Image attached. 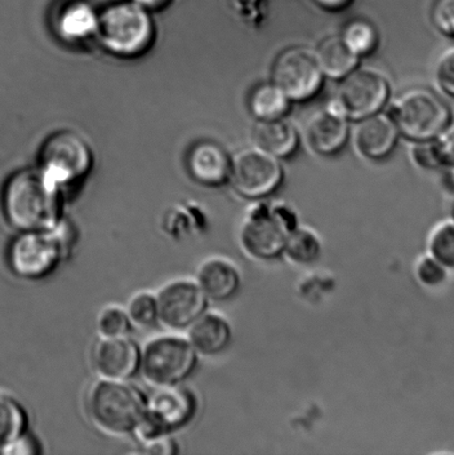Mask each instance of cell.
Masks as SVG:
<instances>
[{
    "instance_id": "d590c367",
    "label": "cell",
    "mask_w": 454,
    "mask_h": 455,
    "mask_svg": "<svg viewBox=\"0 0 454 455\" xmlns=\"http://www.w3.org/2000/svg\"><path fill=\"white\" fill-rule=\"evenodd\" d=\"M180 452L179 444L173 435L160 436V438L139 443V453L147 455H176Z\"/></svg>"
},
{
    "instance_id": "7a4b0ae2",
    "label": "cell",
    "mask_w": 454,
    "mask_h": 455,
    "mask_svg": "<svg viewBox=\"0 0 454 455\" xmlns=\"http://www.w3.org/2000/svg\"><path fill=\"white\" fill-rule=\"evenodd\" d=\"M76 243L77 231L64 217L52 229L16 232L7 243L4 260L17 279L35 283L55 274Z\"/></svg>"
},
{
    "instance_id": "3957f363",
    "label": "cell",
    "mask_w": 454,
    "mask_h": 455,
    "mask_svg": "<svg viewBox=\"0 0 454 455\" xmlns=\"http://www.w3.org/2000/svg\"><path fill=\"white\" fill-rule=\"evenodd\" d=\"M157 39L153 12L128 0L100 11L96 42L110 56L132 60L145 56Z\"/></svg>"
},
{
    "instance_id": "30bf717a",
    "label": "cell",
    "mask_w": 454,
    "mask_h": 455,
    "mask_svg": "<svg viewBox=\"0 0 454 455\" xmlns=\"http://www.w3.org/2000/svg\"><path fill=\"white\" fill-rule=\"evenodd\" d=\"M390 98L389 78L380 70L359 66L340 80L335 96L326 106L335 113L344 116L350 123H355L384 111Z\"/></svg>"
},
{
    "instance_id": "8d00e7d4",
    "label": "cell",
    "mask_w": 454,
    "mask_h": 455,
    "mask_svg": "<svg viewBox=\"0 0 454 455\" xmlns=\"http://www.w3.org/2000/svg\"><path fill=\"white\" fill-rule=\"evenodd\" d=\"M440 157H442L443 168L449 169L454 166V123L442 136L435 138Z\"/></svg>"
},
{
    "instance_id": "7c38bea8",
    "label": "cell",
    "mask_w": 454,
    "mask_h": 455,
    "mask_svg": "<svg viewBox=\"0 0 454 455\" xmlns=\"http://www.w3.org/2000/svg\"><path fill=\"white\" fill-rule=\"evenodd\" d=\"M324 75L314 49L295 46L284 49L274 61L271 82L292 102L315 100L323 91Z\"/></svg>"
},
{
    "instance_id": "4316f807",
    "label": "cell",
    "mask_w": 454,
    "mask_h": 455,
    "mask_svg": "<svg viewBox=\"0 0 454 455\" xmlns=\"http://www.w3.org/2000/svg\"><path fill=\"white\" fill-rule=\"evenodd\" d=\"M133 330H148L159 324L157 297L155 292L132 294L124 306Z\"/></svg>"
},
{
    "instance_id": "5bb4252c",
    "label": "cell",
    "mask_w": 454,
    "mask_h": 455,
    "mask_svg": "<svg viewBox=\"0 0 454 455\" xmlns=\"http://www.w3.org/2000/svg\"><path fill=\"white\" fill-rule=\"evenodd\" d=\"M91 361L97 379L131 381L140 372L141 346L131 336L100 338L92 347Z\"/></svg>"
},
{
    "instance_id": "2e32d148",
    "label": "cell",
    "mask_w": 454,
    "mask_h": 455,
    "mask_svg": "<svg viewBox=\"0 0 454 455\" xmlns=\"http://www.w3.org/2000/svg\"><path fill=\"white\" fill-rule=\"evenodd\" d=\"M233 156L215 141L203 140L191 146L187 154V171L194 181L207 188L229 184Z\"/></svg>"
},
{
    "instance_id": "e575fe53",
    "label": "cell",
    "mask_w": 454,
    "mask_h": 455,
    "mask_svg": "<svg viewBox=\"0 0 454 455\" xmlns=\"http://www.w3.org/2000/svg\"><path fill=\"white\" fill-rule=\"evenodd\" d=\"M44 453L42 443L30 430L18 436L12 443L2 449L3 455H40Z\"/></svg>"
},
{
    "instance_id": "9a60e30c",
    "label": "cell",
    "mask_w": 454,
    "mask_h": 455,
    "mask_svg": "<svg viewBox=\"0 0 454 455\" xmlns=\"http://www.w3.org/2000/svg\"><path fill=\"white\" fill-rule=\"evenodd\" d=\"M400 132L389 113L381 111L355 122L351 140L359 156L371 162L389 158L397 148Z\"/></svg>"
},
{
    "instance_id": "74e56055",
    "label": "cell",
    "mask_w": 454,
    "mask_h": 455,
    "mask_svg": "<svg viewBox=\"0 0 454 455\" xmlns=\"http://www.w3.org/2000/svg\"><path fill=\"white\" fill-rule=\"evenodd\" d=\"M315 3L324 11L337 12L348 8L353 0H315Z\"/></svg>"
},
{
    "instance_id": "8992f818",
    "label": "cell",
    "mask_w": 454,
    "mask_h": 455,
    "mask_svg": "<svg viewBox=\"0 0 454 455\" xmlns=\"http://www.w3.org/2000/svg\"><path fill=\"white\" fill-rule=\"evenodd\" d=\"M37 169L49 184L65 196L91 175L95 156L78 132L64 129L48 136L40 146Z\"/></svg>"
},
{
    "instance_id": "4fadbf2b",
    "label": "cell",
    "mask_w": 454,
    "mask_h": 455,
    "mask_svg": "<svg viewBox=\"0 0 454 455\" xmlns=\"http://www.w3.org/2000/svg\"><path fill=\"white\" fill-rule=\"evenodd\" d=\"M155 297L159 324L169 332L185 333L200 316L206 314L211 305L195 278L169 281L155 292Z\"/></svg>"
},
{
    "instance_id": "ab89813d",
    "label": "cell",
    "mask_w": 454,
    "mask_h": 455,
    "mask_svg": "<svg viewBox=\"0 0 454 455\" xmlns=\"http://www.w3.org/2000/svg\"><path fill=\"white\" fill-rule=\"evenodd\" d=\"M448 171L450 172L451 182L454 187V166L451 168H449Z\"/></svg>"
},
{
    "instance_id": "277c9868",
    "label": "cell",
    "mask_w": 454,
    "mask_h": 455,
    "mask_svg": "<svg viewBox=\"0 0 454 455\" xmlns=\"http://www.w3.org/2000/svg\"><path fill=\"white\" fill-rule=\"evenodd\" d=\"M147 396L131 381L97 379L89 387L84 409L88 420L102 435L124 438L133 435L144 418Z\"/></svg>"
},
{
    "instance_id": "836d02e7",
    "label": "cell",
    "mask_w": 454,
    "mask_h": 455,
    "mask_svg": "<svg viewBox=\"0 0 454 455\" xmlns=\"http://www.w3.org/2000/svg\"><path fill=\"white\" fill-rule=\"evenodd\" d=\"M411 157L418 166L428 169V171H437L443 169L442 160L435 140L421 142H413Z\"/></svg>"
},
{
    "instance_id": "60d3db41",
    "label": "cell",
    "mask_w": 454,
    "mask_h": 455,
    "mask_svg": "<svg viewBox=\"0 0 454 455\" xmlns=\"http://www.w3.org/2000/svg\"><path fill=\"white\" fill-rule=\"evenodd\" d=\"M450 220H452L454 221V199H453V202H452V204H451V212H450Z\"/></svg>"
},
{
    "instance_id": "7402d4cb",
    "label": "cell",
    "mask_w": 454,
    "mask_h": 455,
    "mask_svg": "<svg viewBox=\"0 0 454 455\" xmlns=\"http://www.w3.org/2000/svg\"><path fill=\"white\" fill-rule=\"evenodd\" d=\"M315 52L324 77L337 82L357 69L362 61L349 51L340 36H331L323 40Z\"/></svg>"
},
{
    "instance_id": "d6a6232c",
    "label": "cell",
    "mask_w": 454,
    "mask_h": 455,
    "mask_svg": "<svg viewBox=\"0 0 454 455\" xmlns=\"http://www.w3.org/2000/svg\"><path fill=\"white\" fill-rule=\"evenodd\" d=\"M435 80L440 91L454 100V47L448 48L439 57L435 67Z\"/></svg>"
},
{
    "instance_id": "83f0119b",
    "label": "cell",
    "mask_w": 454,
    "mask_h": 455,
    "mask_svg": "<svg viewBox=\"0 0 454 455\" xmlns=\"http://www.w3.org/2000/svg\"><path fill=\"white\" fill-rule=\"evenodd\" d=\"M96 330L101 339H115L131 336L133 328L124 306L108 305L98 314Z\"/></svg>"
},
{
    "instance_id": "4dcf8cb0",
    "label": "cell",
    "mask_w": 454,
    "mask_h": 455,
    "mask_svg": "<svg viewBox=\"0 0 454 455\" xmlns=\"http://www.w3.org/2000/svg\"><path fill=\"white\" fill-rule=\"evenodd\" d=\"M451 272L443 267L442 263L435 260L429 253L419 259L415 267V275L418 283L422 287L437 289L447 283L449 275Z\"/></svg>"
},
{
    "instance_id": "ac0fdd59",
    "label": "cell",
    "mask_w": 454,
    "mask_h": 455,
    "mask_svg": "<svg viewBox=\"0 0 454 455\" xmlns=\"http://www.w3.org/2000/svg\"><path fill=\"white\" fill-rule=\"evenodd\" d=\"M195 280L211 302L234 300L243 289L242 272L229 259L212 257L199 266Z\"/></svg>"
},
{
    "instance_id": "f1b7e54d",
    "label": "cell",
    "mask_w": 454,
    "mask_h": 455,
    "mask_svg": "<svg viewBox=\"0 0 454 455\" xmlns=\"http://www.w3.org/2000/svg\"><path fill=\"white\" fill-rule=\"evenodd\" d=\"M428 253L450 272H454V221L444 220L431 231Z\"/></svg>"
},
{
    "instance_id": "6da1fadb",
    "label": "cell",
    "mask_w": 454,
    "mask_h": 455,
    "mask_svg": "<svg viewBox=\"0 0 454 455\" xmlns=\"http://www.w3.org/2000/svg\"><path fill=\"white\" fill-rule=\"evenodd\" d=\"M62 203L64 195L37 167L13 172L0 194L4 220L16 232L52 229L64 218Z\"/></svg>"
},
{
    "instance_id": "d6986e66",
    "label": "cell",
    "mask_w": 454,
    "mask_h": 455,
    "mask_svg": "<svg viewBox=\"0 0 454 455\" xmlns=\"http://www.w3.org/2000/svg\"><path fill=\"white\" fill-rule=\"evenodd\" d=\"M185 336L200 358H213L225 354L233 345L234 329L226 316L208 310L187 330Z\"/></svg>"
},
{
    "instance_id": "52a82bcc",
    "label": "cell",
    "mask_w": 454,
    "mask_h": 455,
    "mask_svg": "<svg viewBox=\"0 0 454 455\" xmlns=\"http://www.w3.org/2000/svg\"><path fill=\"white\" fill-rule=\"evenodd\" d=\"M389 115L402 137L412 142L435 140L454 123L449 102L426 87L407 89L395 98Z\"/></svg>"
},
{
    "instance_id": "8fae6325",
    "label": "cell",
    "mask_w": 454,
    "mask_h": 455,
    "mask_svg": "<svg viewBox=\"0 0 454 455\" xmlns=\"http://www.w3.org/2000/svg\"><path fill=\"white\" fill-rule=\"evenodd\" d=\"M284 180L282 160L257 148L239 150L233 156L230 184L243 198L260 202L277 193Z\"/></svg>"
},
{
    "instance_id": "ffe728a7",
    "label": "cell",
    "mask_w": 454,
    "mask_h": 455,
    "mask_svg": "<svg viewBox=\"0 0 454 455\" xmlns=\"http://www.w3.org/2000/svg\"><path fill=\"white\" fill-rule=\"evenodd\" d=\"M100 11L86 2L67 4L53 20V29L62 42L79 44L96 40Z\"/></svg>"
},
{
    "instance_id": "d4e9b609",
    "label": "cell",
    "mask_w": 454,
    "mask_h": 455,
    "mask_svg": "<svg viewBox=\"0 0 454 455\" xmlns=\"http://www.w3.org/2000/svg\"><path fill=\"white\" fill-rule=\"evenodd\" d=\"M323 251L320 236L309 228L299 226L288 236L283 258L288 259L293 265L308 267L320 260Z\"/></svg>"
},
{
    "instance_id": "9c48e42d",
    "label": "cell",
    "mask_w": 454,
    "mask_h": 455,
    "mask_svg": "<svg viewBox=\"0 0 454 455\" xmlns=\"http://www.w3.org/2000/svg\"><path fill=\"white\" fill-rule=\"evenodd\" d=\"M198 411V396L185 385L157 387L147 396L145 416L132 436L138 443H145L173 435L190 426Z\"/></svg>"
},
{
    "instance_id": "603a6c76",
    "label": "cell",
    "mask_w": 454,
    "mask_h": 455,
    "mask_svg": "<svg viewBox=\"0 0 454 455\" xmlns=\"http://www.w3.org/2000/svg\"><path fill=\"white\" fill-rule=\"evenodd\" d=\"M293 102L271 82L258 84L248 98L249 113L257 122L286 118Z\"/></svg>"
},
{
    "instance_id": "e0dca14e",
    "label": "cell",
    "mask_w": 454,
    "mask_h": 455,
    "mask_svg": "<svg viewBox=\"0 0 454 455\" xmlns=\"http://www.w3.org/2000/svg\"><path fill=\"white\" fill-rule=\"evenodd\" d=\"M350 122L324 106L307 120L306 140L315 154L331 157L340 154L350 140Z\"/></svg>"
},
{
    "instance_id": "cb8c5ba5",
    "label": "cell",
    "mask_w": 454,
    "mask_h": 455,
    "mask_svg": "<svg viewBox=\"0 0 454 455\" xmlns=\"http://www.w3.org/2000/svg\"><path fill=\"white\" fill-rule=\"evenodd\" d=\"M29 413L21 401L0 390V451L18 436L30 430Z\"/></svg>"
},
{
    "instance_id": "44dd1931",
    "label": "cell",
    "mask_w": 454,
    "mask_h": 455,
    "mask_svg": "<svg viewBox=\"0 0 454 455\" xmlns=\"http://www.w3.org/2000/svg\"><path fill=\"white\" fill-rule=\"evenodd\" d=\"M251 138L253 146L280 160L291 158L300 146L299 132L286 118L257 122Z\"/></svg>"
},
{
    "instance_id": "5b68a950",
    "label": "cell",
    "mask_w": 454,
    "mask_h": 455,
    "mask_svg": "<svg viewBox=\"0 0 454 455\" xmlns=\"http://www.w3.org/2000/svg\"><path fill=\"white\" fill-rule=\"evenodd\" d=\"M299 226L297 213L288 204L260 200L244 218L239 243L253 260L277 261L283 258L288 236Z\"/></svg>"
},
{
    "instance_id": "f35d334b",
    "label": "cell",
    "mask_w": 454,
    "mask_h": 455,
    "mask_svg": "<svg viewBox=\"0 0 454 455\" xmlns=\"http://www.w3.org/2000/svg\"><path fill=\"white\" fill-rule=\"evenodd\" d=\"M133 2L153 12L155 9L162 8L167 0H133Z\"/></svg>"
},
{
    "instance_id": "484cf974",
    "label": "cell",
    "mask_w": 454,
    "mask_h": 455,
    "mask_svg": "<svg viewBox=\"0 0 454 455\" xmlns=\"http://www.w3.org/2000/svg\"><path fill=\"white\" fill-rule=\"evenodd\" d=\"M340 37L349 51L360 60L375 53L380 43L376 26L362 18L349 21Z\"/></svg>"
},
{
    "instance_id": "f546056e",
    "label": "cell",
    "mask_w": 454,
    "mask_h": 455,
    "mask_svg": "<svg viewBox=\"0 0 454 455\" xmlns=\"http://www.w3.org/2000/svg\"><path fill=\"white\" fill-rule=\"evenodd\" d=\"M198 224H203V215L198 207L185 204L169 209L163 217V227L169 235L180 238L197 230Z\"/></svg>"
},
{
    "instance_id": "1f68e13d",
    "label": "cell",
    "mask_w": 454,
    "mask_h": 455,
    "mask_svg": "<svg viewBox=\"0 0 454 455\" xmlns=\"http://www.w3.org/2000/svg\"><path fill=\"white\" fill-rule=\"evenodd\" d=\"M431 21L444 37L454 39V0H435Z\"/></svg>"
},
{
    "instance_id": "ba28073f",
    "label": "cell",
    "mask_w": 454,
    "mask_h": 455,
    "mask_svg": "<svg viewBox=\"0 0 454 455\" xmlns=\"http://www.w3.org/2000/svg\"><path fill=\"white\" fill-rule=\"evenodd\" d=\"M199 360L185 333L168 331L141 347L139 374L154 389L181 386L193 377Z\"/></svg>"
}]
</instances>
